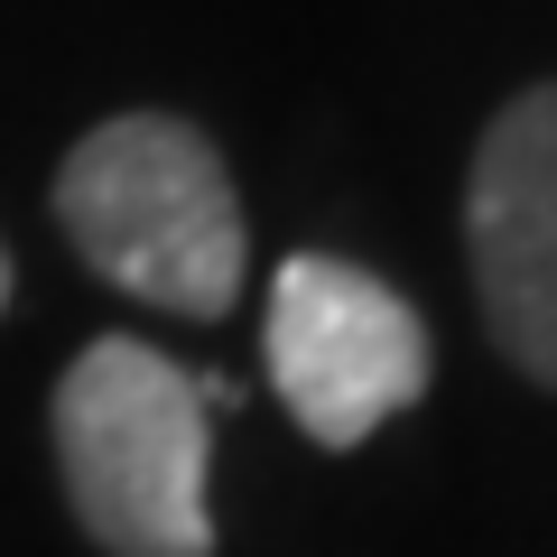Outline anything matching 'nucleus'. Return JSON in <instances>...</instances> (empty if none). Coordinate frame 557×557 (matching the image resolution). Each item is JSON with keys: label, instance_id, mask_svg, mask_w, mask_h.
I'll list each match as a JSON object with an SVG mask.
<instances>
[{"label": "nucleus", "instance_id": "obj_3", "mask_svg": "<svg viewBox=\"0 0 557 557\" xmlns=\"http://www.w3.org/2000/svg\"><path fill=\"white\" fill-rule=\"evenodd\" d=\"M270 391L288 399V418L317 446L344 456L372 428H391L399 409H418V391H428V325L362 260L298 251L270 278Z\"/></svg>", "mask_w": 557, "mask_h": 557}, {"label": "nucleus", "instance_id": "obj_1", "mask_svg": "<svg viewBox=\"0 0 557 557\" xmlns=\"http://www.w3.org/2000/svg\"><path fill=\"white\" fill-rule=\"evenodd\" d=\"M57 223L121 298L168 307V317H233L242 270H251V223H242L223 149L177 112H112L65 149L57 168Z\"/></svg>", "mask_w": 557, "mask_h": 557}, {"label": "nucleus", "instance_id": "obj_4", "mask_svg": "<svg viewBox=\"0 0 557 557\" xmlns=\"http://www.w3.org/2000/svg\"><path fill=\"white\" fill-rule=\"evenodd\" d=\"M465 260L502 362L557 391V84L511 94L474 139Z\"/></svg>", "mask_w": 557, "mask_h": 557}, {"label": "nucleus", "instance_id": "obj_2", "mask_svg": "<svg viewBox=\"0 0 557 557\" xmlns=\"http://www.w3.org/2000/svg\"><path fill=\"white\" fill-rule=\"evenodd\" d=\"M57 474L102 557H214L205 381L139 335H94L57 381Z\"/></svg>", "mask_w": 557, "mask_h": 557}, {"label": "nucleus", "instance_id": "obj_5", "mask_svg": "<svg viewBox=\"0 0 557 557\" xmlns=\"http://www.w3.org/2000/svg\"><path fill=\"white\" fill-rule=\"evenodd\" d=\"M0 307H10V251H0Z\"/></svg>", "mask_w": 557, "mask_h": 557}]
</instances>
